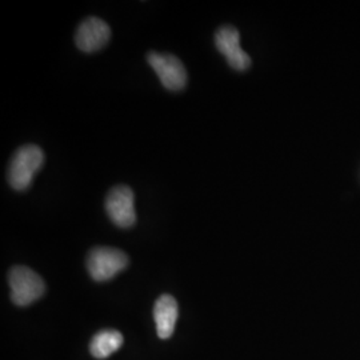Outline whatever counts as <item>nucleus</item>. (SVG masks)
<instances>
[{"label": "nucleus", "instance_id": "nucleus-5", "mask_svg": "<svg viewBox=\"0 0 360 360\" xmlns=\"http://www.w3.org/2000/svg\"><path fill=\"white\" fill-rule=\"evenodd\" d=\"M147 62L154 68L162 84L169 91L183 90L187 84V71L179 59L171 53L150 52Z\"/></svg>", "mask_w": 360, "mask_h": 360}, {"label": "nucleus", "instance_id": "nucleus-4", "mask_svg": "<svg viewBox=\"0 0 360 360\" xmlns=\"http://www.w3.org/2000/svg\"><path fill=\"white\" fill-rule=\"evenodd\" d=\"M105 211L120 229H129L136 221L135 196L129 186H116L105 198Z\"/></svg>", "mask_w": 360, "mask_h": 360}, {"label": "nucleus", "instance_id": "nucleus-3", "mask_svg": "<svg viewBox=\"0 0 360 360\" xmlns=\"http://www.w3.org/2000/svg\"><path fill=\"white\" fill-rule=\"evenodd\" d=\"M129 266L127 255L116 248L96 247L87 257V269L96 282H107Z\"/></svg>", "mask_w": 360, "mask_h": 360}, {"label": "nucleus", "instance_id": "nucleus-2", "mask_svg": "<svg viewBox=\"0 0 360 360\" xmlns=\"http://www.w3.org/2000/svg\"><path fill=\"white\" fill-rule=\"evenodd\" d=\"M8 282L11 287V299L16 306L20 307L32 304L34 302L40 299L46 291L43 279L35 271L25 266H16L11 269L8 275Z\"/></svg>", "mask_w": 360, "mask_h": 360}, {"label": "nucleus", "instance_id": "nucleus-7", "mask_svg": "<svg viewBox=\"0 0 360 360\" xmlns=\"http://www.w3.org/2000/svg\"><path fill=\"white\" fill-rule=\"evenodd\" d=\"M111 38V30L108 25L95 16L87 18L77 28L75 41L77 46L84 52L102 50Z\"/></svg>", "mask_w": 360, "mask_h": 360}, {"label": "nucleus", "instance_id": "nucleus-9", "mask_svg": "<svg viewBox=\"0 0 360 360\" xmlns=\"http://www.w3.org/2000/svg\"><path fill=\"white\" fill-rule=\"evenodd\" d=\"M123 345V335L116 330H103L92 338L90 351L94 358L105 359Z\"/></svg>", "mask_w": 360, "mask_h": 360}, {"label": "nucleus", "instance_id": "nucleus-1", "mask_svg": "<svg viewBox=\"0 0 360 360\" xmlns=\"http://www.w3.org/2000/svg\"><path fill=\"white\" fill-rule=\"evenodd\" d=\"M44 163V154L35 144H27L20 147L10 162L8 167V181L13 190L25 191L27 190L35 174Z\"/></svg>", "mask_w": 360, "mask_h": 360}, {"label": "nucleus", "instance_id": "nucleus-6", "mask_svg": "<svg viewBox=\"0 0 360 360\" xmlns=\"http://www.w3.org/2000/svg\"><path fill=\"white\" fill-rule=\"evenodd\" d=\"M239 31L232 26H223L215 34V44L227 63L236 71H245L251 65V59L240 47Z\"/></svg>", "mask_w": 360, "mask_h": 360}, {"label": "nucleus", "instance_id": "nucleus-8", "mask_svg": "<svg viewBox=\"0 0 360 360\" xmlns=\"http://www.w3.org/2000/svg\"><path fill=\"white\" fill-rule=\"evenodd\" d=\"M178 302L168 294L160 296L154 306L156 333L160 339H168L175 331L178 322Z\"/></svg>", "mask_w": 360, "mask_h": 360}]
</instances>
